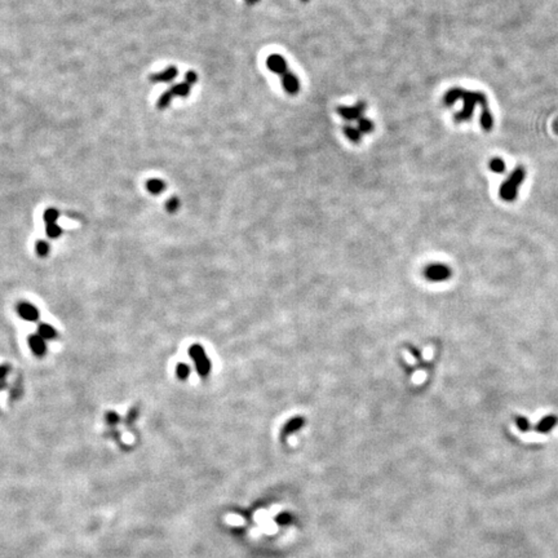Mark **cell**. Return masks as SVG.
<instances>
[{
  "mask_svg": "<svg viewBox=\"0 0 558 558\" xmlns=\"http://www.w3.org/2000/svg\"><path fill=\"white\" fill-rule=\"evenodd\" d=\"M460 100H462V110L455 114L453 120L460 123L469 120L473 115V111L476 106H482V114H481V126L485 131H490L494 126V118L491 115V111L489 108V101L487 96L483 92H473V90H464L460 92Z\"/></svg>",
  "mask_w": 558,
  "mask_h": 558,
  "instance_id": "cell-1",
  "label": "cell"
},
{
  "mask_svg": "<svg viewBox=\"0 0 558 558\" xmlns=\"http://www.w3.org/2000/svg\"><path fill=\"white\" fill-rule=\"evenodd\" d=\"M525 176H526V172L523 167H517V168L510 173L509 177H508L507 180L503 182V185L500 186V192L499 193H500V197L503 201L512 202L517 198L519 186H521V183H522L523 180H525Z\"/></svg>",
  "mask_w": 558,
  "mask_h": 558,
  "instance_id": "cell-2",
  "label": "cell"
},
{
  "mask_svg": "<svg viewBox=\"0 0 558 558\" xmlns=\"http://www.w3.org/2000/svg\"><path fill=\"white\" fill-rule=\"evenodd\" d=\"M189 355L194 360L195 368H197L199 375L203 376V378L208 376V374L211 371V362L210 358L206 355L204 349L201 345H193L189 349Z\"/></svg>",
  "mask_w": 558,
  "mask_h": 558,
  "instance_id": "cell-3",
  "label": "cell"
},
{
  "mask_svg": "<svg viewBox=\"0 0 558 558\" xmlns=\"http://www.w3.org/2000/svg\"><path fill=\"white\" fill-rule=\"evenodd\" d=\"M367 109V105L366 102L363 101H359L355 106H340V108H337V113H339V115L341 118H344L345 120H348V122H351V120H358L360 119V117L364 114V111H366Z\"/></svg>",
  "mask_w": 558,
  "mask_h": 558,
  "instance_id": "cell-4",
  "label": "cell"
},
{
  "mask_svg": "<svg viewBox=\"0 0 558 558\" xmlns=\"http://www.w3.org/2000/svg\"><path fill=\"white\" fill-rule=\"evenodd\" d=\"M425 276L433 282H442V281L450 278L451 270L450 267L446 266V265L434 264L426 267Z\"/></svg>",
  "mask_w": 558,
  "mask_h": 558,
  "instance_id": "cell-5",
  "label": "cell"
},
{
  "mask_svg": "<svg viewBox=\"0 0 558 558\" xmlns=\"http://www.w3.org/2000/svg\"><path fill=\"white\" fill-rule=\"evenodd\" d=\"M266 66L269 70H271L273 72H275V74L282 76L288 71L287 62H286L285 58H283L282 56H279V54H270V56L266 58Z\"/></svg>",
  "mask_w": 558,
  "mask_h": 558,
  "instance_id": "cell-6",
  "label": "cell"
},
{
  "mask_svg": "<svg viewBox=\"0 0 558 558\" xmlns=\"http://www.w3.org/2000/svg\"><path fill=\"white\" fill-rule=\"evenodd\" d=\"M178 75L177 67L169 66L159 72H155L150 76L151 83H169Z\"/></svg>",
  "mask_w": 558,
  "mask_h": 558,
  "instance_id": "cell-7",
  "label": "cell"
},
{
  "mask_svg": "<svg viewBox=\"0 0 558 558\" xmlns=\"http://www.w3.org/2000/svg\"><path fill=\"white\" fill-rule=\"evenodd\" d=\"M17 312L20 314V317H22L24 319L29 322H35L39 318V312L36 309L35 306L31 305L29 303H21L18 304Z\"/></svg>",
  "mask_w": 558,
  "mask_h": 558,
  "instance_id": "cell-8",
  "label": "cell"
},
{
  "mask_svg": "<svg viewBox=\"0 0 558 558\" xmlns=\"http://www.w3.org/2000/svg\"><path fill=\"white\" fill-rule=\"evenodd\" d=\"M282 84H283V88L286 89V92H287L288 95H292V96L296 95V93L300 90V81H299V79H297L291 71H287L285 75L282 76Z\"/></svg>",
  "mask_w": 558,
  "mask_h": 558,
  "instance_id": "cell-9",
  "label": "cell"
},
{
  "mask_svg": "<svg viewBox=\"0 0 558 558\" xmlns=\"http://www.w3.org/2000/svg\"><path fill=\"white\" fill-rule=\"evenodd\" d=\"M29 346H30L34 354L38 355V357L44 355L45 351H47V344H45L44 339L39 335H31L29 337Z\"/></svg>",
  "mask_w": 558,
  "mask_h": 558,
  "instance_id": "cell-10",
  "label": "cell"
},
{
  "mask_svg": "<svg viewBox=\"0 0 558 558\" xmlns=\"http://www.w3.org/2000/svg\"><path fill=\"white\" fill-rule=\"evenodd\" d=\"M304 424H305L304 417H295V419L290 420L287 424H286L285 428H283V432H282L283 437L292 434V433L296 432V430L301 429V428L304 426Z\"/></svg>",
  "mask_w": 558,
  "mask_h": 558,
  "instance_id": "cell-11",
  "label": "cell"
},
{
  "mask_svg": "<svg viewBox=\"0 0 558 558\" xmlns=\"http://www.w3.org/2000/svg\"><path fill=\"white\" fill-rule=\"evenodd\" d=\"M555 424H557V417L553 416V415H549V416H545L544 419H541L540 423L536 425V430L539 433L549 432Z\"/></svg>",
  "mask_w": 558,
  "mask_h": 558,
  "instance_id": "cell-12",
  "label": "cell"
},
{
  "mask_svg": "<svg viewBox=\"0 0 558 558\" xmlns=\"http://www.w3.org/2000/svg\"><path fill=\"white\" fill-rule=\"evenodd\" d=\"M146 189L151 194H160L165 189V183L159 178H151L146 182Z\"/></svg>",
  "mask_w": 558,
  "mask_h": 558,
  "instance_id": "cell-13",
  "label": "cell"
},
{
  "mask_svg": "<svg viewBox=\"0 0 558 558\" xmlns=\"http://www.w3.org/2000/svg\"><path fill=\"white\" fill-rule=\"evenodd\" d=\"M38 335L42 336L44 340H51L57 336V332H56V330H54L52 326H49V324L42 323L39 327H38Z\"/></svg>",
  "mask_w": 558,
  "mask_h": 558,
  "instance_id": "cell-14",
  "label": "cell"
},
{
  "mask_svg": "<svg viewBox=\"0 0 558 558\" xmlns=\"http://www.w3.org/2000/svg\"><path fill=\"white\" fill-rule=\"evenodd\" d=\"M190 88H192V85H189L186 81H183V83H178V84L173 85L169 90L172 92L173 97H188L190 93Z\"/></svg>",
  "mask_w": 558,
  "mask_h": 558,
  "instance_id": "cell-15",
  "label": "cell"
},
{
  "mask_svg": "<svg viewBox=\"0 0 558 558\" xmlns=\"http://www.w3.org/2000/svg\"><path fill=\"white\" fill-rule=\"evenodd\" d=\"M342 131H344V135H345L351 142L358 144V142L360 141V138H362V133H360V131L358 128H354V127L345 126L344 128H342Z\"/></svg>",
  "mask_w": 558,
  "mask_h": 558,
  "instance_id": "cell-16",
  "label": "cell"
},
{
  "mask_svg": "<svg viewBox=\"0 0 558 558\" xmlns=\"http://www.w3.org/2000/svg\"><path fill=\"white\" fill-rule=\"evenodd\" d=\"M172 99H173V95H172L171 90H167V92L162 93V96H160L159 100H158L156 108L159 109V110H164V109H167L169 106Z\"/></svg>",
  "mask_w": 558,
  "mask_h": 558,
  "instance_id": "cell-17",
  "label": "cell"
},
{
  "mask_svg": "<svg viewBox=\"0 0 558 558\" xmlns=\"http://www.w3.org/2000/svg\"><path fill=\"white\" fill-rule=\"evenodd\" d=\"M374 122H371L369 119H367V118H360V119H358V129L360 131V133H369L374 131Z\"/></svg>",
  "mask_w": 558,
  "mask_h": 558,
  "instance_id": "cell-18",
  "label": "cell"
},
{
  "mask_svg": "<svg viewBox=\"0 0 558 558\" xmlns=\"http://www.w3.org/2000/svg\"><path fill=\"white\" fill-rule=\"evenodd\" d=\"M43 217H44V221L47 222V225L48 224H56V221L60 217V213H58V211L56 208H48L44 212V216Z\"/></svg>",
  "mask_w": 558,
  "mask_h": 558,
  "instance_id": "cell-19",
  "label": "cell"
},
{
  "mask_svg": "<svg viewBox=\"0 0 558 558\" xmlns=\"http://www.w3.org/2000/svg\"><path fill=\"white\" fill-rule=\"evenodd\" d=\"M490 169H491L492 172H495V173H503V172L505 171L504 160L500 159V158H494V159L490 162Z\"/></svg>",
  "mask_w": 558,
  "mask_h": 558,
  "instance_id": "cell-20",
  "label": "cell"
},
{
  "mask_svg": "<svg viewBox=\"0 0 558 558\" xmlns=\"http://www.w3.org/2000/svg\"><path fill=\"white\" fill-rule=\"evenodd\" d=\"M45 231H47V235H48L49 238H53V239H56V238H58L61 234H62V229H61L57 224H48Z\"/></svg>",
  "mask_w": 558,
  "mask_h": 558,
  "instance_id": "cell-21",
  "label": "cell"
},
{
  "mask_svg": "<svg viewBox=\"0 0 558 558\" xmlns=\"http://www.w3.org/2000/svg\"><path fill=\"white\" fill-rule=\"evenodd\" d=\"M176 375H177L178 379H181V380H185V379L189 378L190 375V367L185 363L177 364V367H176Z\"/></svg>",
  "mask_w": 558,
  "mask_h": 558,
  "instance_id": "cell-22",
  "label": "cell"
},
{
  "mask_svg": "<svg viewBox=\"0 0 558 558\" xmlns=\"http://www.w3.org/2000/svg\"><path fill=\"white\" fill-rule=\"evenodd\" d=\"M178 207H180V201H178L176 197H172V198H169L168 201H167V203H165V210L168 211V212H176V211L178 210Z\"/></svg>",
  "mask_w": 558,
  "mask_h": 558,
  "instance_id": "cell-23",
  "label": "cell"
},
{
  "mask_svg": "<svg viewBox=\"0 0 558 558\" xmlns=\"http://www.w3.org/2000/svg\"><path fill=\"white\" fill-rule=\"evenodd\" d=\"M36 252L39 256H47L49 252V244L45 240H39L36 243Z\"/></svg>",
  "mask_w": 558,
  "mask_h": 558,
  "instance_id": "cell-24",
  "label": "cell"
},
{
  "mask_svg": "<svg viewBox=\"0 0 558 558\" xmlns=\"http://www.w3.org/2000/svg\"><path fill=\"white\" fill-rule=\"evenodd\" d=\"M516 424H517V426L519 428V430H522V432H527V430L530 429V423H528L527 419H526V417H523V416L517 417Z\"/></svg>",
  "mask_w": 558,
  "mask_h": 558,
  "instance_id": "cell-25",
  "label": "cell"
},
{
  "mask_svg": "<svg viewBox=\"0 0 558 558\" xmlns=\"http://www.w3.org/2000/svg\"><path fill=\"white\" fill-rule=\"evenodd\" d=\"M185 81H186V83H188V84H189V85L195 84V83L198 81V74H197V72H195V71H193V70H190V71L186 72Z\"/></svg>",
  "mask_w": 558,
  "mask_h": 558,
  "instance_id": "cell-26",
  "label": "cell"
},
{
  "mask_svg": "<svg viewBox=\"0 0 558 558\" xmlns=\"http://www.w3.org/2000/svg\"><path fill=\"white\" fill-rule=\"evenodd\" d=\"M106 420H108L109 424L114 425V424H117L118 420H119V416H118L115 412H109V414L106 415Z\"/></svg>",
  "mask_w": 558,
  "mask_h": 558,
  "instance_id": "cell-27",
  "label": "cell"
},
{
  "mask_svg": "<svg viewBox=\"0 0 558 558\" xmlns=\"http://www.w3.org/2000/svg\"><path fill=\"white\" fill-rule=\"evenodd\" d=\"M8 372H9L8 366H0V380H4V378L8 375Z\"/></svg>",
  "mask_w": 558,
  "mask_h": 558,
  "instance_id": "cell-28",
  "label": "cell"
},
{
  "mask_svg": "<svg viewBox=\"0 0 558 558\" xmlns=\"http://www.w3.org/2000/svg\"><path fill=\"white\" fill-rule=\"evenodd\" d=\"M258 2H260V0H246V3H247V4H249V6H252V4L258 3Z\"/></svg>",
  "mask_w": 558,
  "mask_h": 558,
  "instance_id": "cell-29",
  "label": "cell"
},
{
  "mask_svg": "<svg viewBox=\"0 0 558 558\" xmlns=\"http://www.w3.org/2000/svg\"><path fill=\"white\" fill-rule=\"evenodd\" d=\"M4 387H6V383H4V380H0V389H3Z\"/></svg>",
  "mask_w": 558,
  "mask_h": 558,
  "instance_id": "cell-30",
  "label": "cell"
},
{
  "mask_svg": "<svg viewBox=\"0 0 558 558\" xmlns=\"http://www.w3.org/2000/svg\"><path fill=\"white\" fill-rule=\"evenodd\" d=\"M303 2H308V0H303Z\"/></svg>",
  "mask_w": 558,
  "mask_h": 558,
  "instance_id": "cell-31",
  "label": "cell"
}]
</instances>
